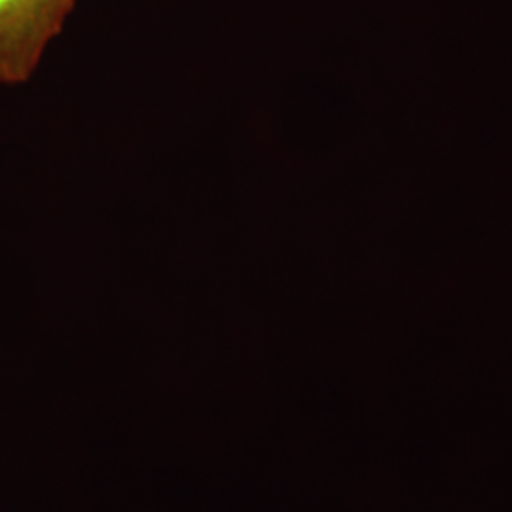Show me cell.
I'll return each mask as SVG.
<instances>
[{
    "label": "cell",
    "mask_w": 512,
    "mask_h": 512,
    "mask_svg": "<svg viewBox=\"0 0 512 512\" xmlns=\"http://www.w3.org/2000/svg\"><path fill=\"white\" fill-rule=\"evenodd\" d=\"M78 0H0V86L25 84Z\"/></svg>",
    "instance_id": "cell-1"
}]
</instances>
